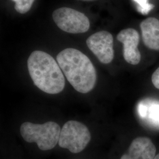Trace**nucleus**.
<instances>
[{"mask_svg": "<svg viewBox=\"0 0 159 159\" xmlns=\"http://www.w3.org/2000/svg\"><path fill=\"white\" fill-rule=\"evenodd\" d=\"M16 2L15 9L20 14H25L31 9L34 0H12Z\"/></svg>", "mask_w": 159, "mask_h": 159, "instance_id": "nucleus-10", "label": "nucleus"}, {"mask_svg": "<svg viewBox=\"0 0 159 159\" xmlns=\"http://www.w3.org/2000/svg\"><path fill=\"white\" fill-rule=\"evenodd\" d=\"M81 1H94V0H81Z\"/></svg>", "mask_w": 159, "mask_h": 159, "instance_id": "nucleus-15", "label": "nucleus"}, {"mask_svg": "<svg viewBox=\"0 0 159 159\" xmlns=\"http://www.w3.org/2000/svg\"><path fill=\"white\" fill-rule=\"evenodd\" d=\"M154 159H159V153L158 154H157L156 156H155V157L154 158Z\"/></svg>", "mask_w": 159, "mask_h": 159, "instance_id": "nucleus-14", "label": "nucleus"}, {"mask_svg": "<svg viewBox=\"0 0 159 159\" xmlns=\"http://www.w3.org/2000/svg\"><path fill=\"white\" fill-rule=\"evenodd\" d=\"M86 43L101 63L106 64L113 61L114 57L113 37L111 33L106 31L97 32L90 36Z\"/></svg>", "mask_w": 159, "mask_h": 159, "instance_id": "nucleus-6", "label": "nucleus"}, {"mask_svg": "<svg viewBox=\"0 0 159 159\" xmlns=\"http://www.w3.org/2000/svg\"><path fill=\"white\" fill-rule=\"evenodd\" d=\"M140 29L144 45L149 49L159 51V20L150 17L140 24Z\"/></svg>", "mask_w": 159, "mask_h": 159, "instance_id": "nucleus-9", "label": "nucleus"}, {"mask_svg": "<svg viewBox=\"0 0 159 159\" xmlns=\"http://www.w3.org/2000/svg\"><path fill=\"white\" fill-rule=\"evenodd\" d=\"M57 61L69 83L74 89L85 94L95 87L96 68L89 58L73 48H66L58 53Z\"/></svg>", "mask_w": 159, "mask_h": 159, "instance_id": "nucleus-1", "label": "nucleus"}, {"mask_svg": "<svg viewBox=\"0 0 159 159\" xmlns=\"http://www.w3.org/2000/svg\"><path fill=\"white\" fill-rule=\"evenodd\" d=\"M150 117L155 122L159 123V104H155L150 108Z\"/></svg>", "mask_w": 159, "mask_h": 159, "instance_id": "nucleus-12", "label": "nucleus"}, {"mask_svg": "<svg viewBox=\"0 0 159 159\" xmlns=\"http://www.w3.org/2000/svg\"><path fill=\"white\" fill-rule=\"evenodd\" d=\"M52 18L59 29L68 33H84L90 26V21L84 14L67 7L56 10L52 13Z\"/></svg>", "mask_w": 159, "mask_h": 159, "instance_id": "nucleus-5", "label": "nucleus"}, {"mask_svg": "<svg viewBox=\"0 0 159 159\" xmlns=\"http://www.w3.org/2000/svg\"><path fill=\"white\" fill-rule=\"evenodd\" d=\"M117 39L123 44V57L126 62L137 65L140 62L141 54L138 49L140 36L133 29H124L117 35Z\"/></svg>", "mask_w": 159, "mask_h": 159, "instance_id": "nucleus-7", "label": "nucleus"}, {"mask_svg": "<svg viewBox=\"0 0 159 159\" xmlns=\"http://www.w3.org/2000/svg\"><path fill=\"white\" fill-rule=\"evenodd\" d=\"M138 4V10L142 14H148L150 11L153 6L149 4L148 0H133Z\"/></svg>", "mask_w": 159, "mask_h": 159, "instance_id": "nucleus-11", "label": "nucleus"}, {"mask_svg": "<svg viewBox=\"0 0 159 159\" xmlns=\"http://www.w3.org/2000/svg\"><path fill=\"white\" fill-rule=\"evenodd\" d=\"M156 148L148 137H139L133 140L120 159H154Z\"/></svg>", "mask_w": 159, "mask_h": 159, "instance_id": "nucleus-8", "label": "nucleus"}, {"mask_svg": "<svg viewBox=\"0 0 159 159\" xmlns=\"http://www.w3.org/2000/svg\"><path fill=\"white\" fill-rule=\"evenodd\" d=\"M61 130L60 125L53 121H48L42 125L25 122L20 127V133L24 140L26 142L36 143L42 151H48L56 146Z\"/></svg>", "mask_w": 159, "mask_h": 159, "instance_id": "nucleus-3", "label": "nucleus"}, {"mask_svg": "<svg viewBox=\"0 0 159 159\" xmlns=\"http://www.w3.org/2000/svg\"><path fill=\"white\" fill-rule=\"evenodd\" d=\"M91 138V133L86 125L70 120L63 125L58 144L72 153H80L87 147Z\"/></svg>", "mask_w": 159, "mask_h": 159, "instance_id": "nucleus-4", "label": "nucleus"}, {"mask_svg": "<svg viewBox=\"0 0 159 159\" xmlns=\"http://www.w3.org/2000/svg\"><path fill=\"white\" fill-rule=\"evenodd\" d=\"M29 74L34 85L41 91L56 94L63 91L65 79L54 58L46 52L34 51L27 61Z\"/></svg>", "mask_w": 159, "mask_h": 159, "instance_id": "nucleus-2", "label": "nucleus"}, {"mask_svg": "<svg viewBox=\"0 0 159 159\" xmlns=\"http://www.w3.org/2000/svg\"><path fill=\"white\" fill-rule=\"evenodd\" d=\"M152 81L154 86L159 90V67L156 70L152 75Z\"/></svg>", "mask_w": 159, "mask_h": 159, "instance_id": "nucleus-13", "label": "nucleus"}]
</instances>
